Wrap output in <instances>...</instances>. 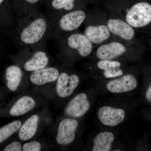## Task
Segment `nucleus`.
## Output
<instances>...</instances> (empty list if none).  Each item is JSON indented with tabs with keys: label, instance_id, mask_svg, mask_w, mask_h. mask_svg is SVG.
I'll return each instance as SVG.
<instances>
[{
	"label": "nucleus",
	"instance_id": "f03ea898",
	"mask_svg": "<svg viewBox=\"0 0 151 151\" xmlns=\"http://www.w3.org/2000/svg\"><path fill=\"white\" fill-rule=\"evenodd\" d=\"M47 27V23L45 19L41 17L36 19L22 30L21 40L24 44H35L42 38Z\"/></svg>",
	"mask_w": 151,
	"mask_h": 151
},
{
	"label": "nucleus",
	"instance_id": "1a4fd4ad",
	"mask_svg": "<svg viewBox=\"0 0 151 151\" xmlns=\"http://www.w3.org/2000/svg\"><path fill=\"white\" fill-rule=\"evenodd\" d=\"M107 26L110 32L124 40H131L134 37V28L120 19H109L107 22Z\"/></svg>",
	"mask_w": 151,
	"mask_h": 151
},
{
	"label": "nucleus",
	"instance_id": "7ed1b4c3",
	"mask_svg": "<svg viewBox=\"0 0 151 151\" xmlns=\"http://www.w3.org/2000/svg\"><path fill=\"white\" fill-rule=\"evenodd\" d=\"M97 116L99 121L103 125L114 127L124 122L126 113L122 108L103 106L100 107L97 111Z\"/></svg>",
	"mask_w": 151,
	"mask_h": 151
},
{
	"label": "nucleus",
	"instance_id": "b1692460",
	"mask_svg": "<svg viewBox=\"0 0 151 151\" xmlns=\"http://www.w3.org/2000/svg\"><path fill=\"white\" fill-rule=\"evenodd\" d=\"M22 147L20 143L18 142H13L6 147L4 151H20Z\"/></svg>",
	"mask_w": 151,
	"mask_h": 151
},
{
	"label": "nucleus",
	"instance_id": "f8f14e48",
	"mask_svg": "<svg viewBox=\"0 0 151 151\" xmlns=\"http://www.w3.org/2000/svg\"><path fill=\"white\" fill-rule=\"evenodd\" d=\"M59 74V70L57 68L45 67L33 71L30 79L33 84L40 86L56 81Z\"/></svg>",
	"mask_w": 151,
	"mask_h": 151
},
{
	"label": "nucleus",
	"instance_id": "6e6552de",
	"mask_svg": "<svg viewBox=\"0 0 151 151\" xmlns=\"http://www.w3.org/2000/svg\"><path fill=\"white\" fill-rule=\"evenodd\" d=\"M86 17V13L82 10L70 11L60 18L58 25L63 31H73L81 26Z\"/></svg>",
	"mask_w": 151,
	"mask_h": 151
},
{
	"label": "nucleus",
	"instance_id": "20e7f679",
	"mask_svg": "<svg viewBox=\"0 0 151 151\" xmlns=\"http://www.w3.org/2000/svg\"><path fill=\"white\" fill-rule=\"evenodd\" d=\"M78 126V122L73 119H65L59 123L56 140L58 144L66 146L75 139L76 132Z\"/></svg>",
	"mask_w": 151,
	"mask_h": 151
},
{
	"label": "nucleus",
	"instance_id": "ddd939ff",
	"mask_svg": "<svg viewBox=\"0 0 151 151\" xmlns=\"http://www.w3.org/2000/svg\"><path fill=\"white\" fill-rule=\"evenodd\" d=\"M84 34L92 43L99 44L109 39L111 32L105 25H89L84 30Z\"/></svg>",
	"mask_w": 151,
	"mask_h": 151
},
{
	"label": "nucleus",
	"instance_id": "a211bd4d",
	"mask_svg": "<svg viewBox=\"0 0 151 151\" xmlns=\"http://www.w3.org/2000/svg\"><path fill=\"white\" fill-rule=\"evenodd\" d=\"M22 72L21 68L17 65H12L6 70V78L8 89L12 92H14L17 89L20 84Z\"/></svg>",
	"mask_w": 151,
	"mask_h": 151
},
{
	"label": "nucleus",
	"instance_id": "0eeeda50",
	"mask_svg": "<svg viewBox=\"0 0 151 151\" xmlns=\"http://www.w3.org/2000/svg\"><path fill=\"white\" fill-rule=\"evenodd\" d=\"M80 79L76 74L69 75L65 72L61 73L59 74L57 81V94L61 98L69 97L77 88Z\"/></svg>",
	"mask_w": 151,
	"mask_h": 151
},
{
	"label": "nucleus",
	"instance_id": "412c9836",
	"mask_svg": "<svg viewBox=\"0 0 151 151\" xmlns=\"http://www.w3.org/2000/svg\"><path fill=\"white\" fill-rule=\"evenodd\" d=\"M122 66L121 63L113 60H100L97 63L99 69L104 70L114 68H119Z\"/></svg>",
	"mask_w": 151,
	"mask_h": 151
},
{
	"label": "nucleus",
	"instance_id": "dca6fc26",
	"mask_svg": "<svg viewBox=\"0 0 151 151\" xmlns=\"http://www.w3.org/2000/svg\"><path fill=\"white\" fill-rule=\"evenodd\" d=\"M48 62V57L45 52L37 51L25 62L24 68L27 71H35L46 67Z\"/></svg>",
	"mask_w": 151,
	"mask_h": 151
},
{
	"label": "nucleus",
	"instance_id": "a878e982",
	"mask_svg": "<svg viewBox=\"0 0 151 151\" xmlns=\"http://www.w3.org/2000/svg\"><path fill=\"white\" fill-rule=\"evenodd\" d=\"M26 1L27 2V3H29L30 4H35L38 2L40 0H24Z\"/></svg>",
	"mask_w": 151,
	"mask_h": 151
},
{
	"label": "nucleus",
	"instance_id": "bb28decb",
	"mask_svg": "<svg viewBox=\"0 0 151 151\" xmlns=\"http://www.w3.org/2000/svg\"><path fill=\"white\" fill-rule=\"evenodd\" d=\"M3 1H4V0H0V4L3 2Z\"/></svg>",
	"mask_w": 151,
	"mask_h": 151
},
{
	"label": "nucleus",
	"instance_id": "4be33fe9",
	"mask_svg": "<svg viewBox=\"0 0 151 151\" xmlns=\"http://www.w3.org/2000/svg\"><path fill=\"white\" fill-rule=\"evenodd\" d=\"M103 74L105 78H115L123 75L124 74V71L120 68H119L104 70Z\"/></svg>",
	"mask_w": 151,
	"mask_h": 151
},
{
	"label": "nucleus",
	"instance_id": "423d86ee",
	"mask_svg": "<svg viewBox=\"0 0 151 151\" xmlns=\"http://www.w3.org/2000/svg\"><path fill=\"white\" fill-rule=\"evenodd\" d=\"M90 108V103L87 95L79 93L73 97L65 108V114L70 118H79L84 116Z\"/></svg>",
	"mask_w": 151,
	"mask_h": 151
},
{
	"label": "nucleus",
	"instance_id": "4468645a",
	"mask_svg": "<svg viewBox=\"0 0 151 151\" xmlns=\"http://www.w3.org/2000/svg\"><path fill=\"white\" fill-rule=\"evenodd\" d=\"M39 119L37 115H33L21 126L19 132V137L21 140H28L35 135L37 131Z\"/></svg>",
	"mask_w": 151,
	"mask_h": 151
},
{
	"label": "nucleus",
	"instance_id": "f3484780",
	"mask_svg": "<svg viewBox=\"0 0 151 151\" xmlns=\"http://www.w3.org/2000/svg\"><path fill=\"white\" fill-rule=\"evenodd\" d=\"M35 106V101L32 97L24 96L19 99L14 104L10 111L9 113L12 116H22L32 110Z\"/></svg>",
	"mask_w": 151,
	"mask_h": 151
},
{
	"label": "nucleus",
	"instance_id": "9b49d317",
	"mask_svg": "<svg viewBox=\"0 0 151 151\" xmlns=\"http://www.w3.org/2000/svg\"><path fill=\"white\" fill-rule=\"evenodd\" d=\"M127 50L124 44L113 41L100 45L96 50V55L100 60H113L124 54Z\"/></svg>",
	"mask_w": 151,
	"mask_h": 151
},
{
	"label": "nucleus",
	"instance_id": "6ab92c4d",
	"mask_svg": "<svg viewBox=\"0 0 151 151\" xmlns=\"http://www.w3.org/2000/svg\"><path fill=\"white\" fill-rule=\"evenodd\" d=\"M21 126V122L15 121L0 128V144L19 129Z\"/></svg>",
	"mask_w": 151,
	"mask_h": 151
},
{
	"label": "nucleus",
	"instance_id": "2eb2a0df",
	"mask_svg": "<svg viewBox=\"0 0 151 151\" xmlns=\"http://www.w3.org/2000/svg\"><path fill=\"white\" fill-rule=\"evenodd\" d=\"M115 140V136L110 132H100L93 140L92 151H109Z\"/></svg>",
	"mask_w": 151,
	"mask_h": 151
},
{
	"label": "nucleus",
	"instance_id": "39448f33",
	"mask_svg": "<svg viewBox=\"0 0 151 151\" xmlns=\"http://www.w3.org/2000/svg\"><path fill=\"white\" fill-rule=\"evenodd\" d=\"M137 81L132 74H127L110 80L106 84V88L109 92L115 94H120L132 91L137 88Z\"/></svg>",
	"mask_w": 151,
	"mask_h": 151
},
{
	"label": "nucleus",
	"instance_id": "9d476101",
	"mask_svg": "<svg viewBox=\"0 0 151 151\" xmlns=\"http://www.w3.org/2000/svg\"><path fill=\"white\" fill-rule=\"evenodd\" d=\"M67 42L69 47L77 50L82 57H86L92 52V43L85 34H73L68 38Z\"/></svg>",
	"mask_w": 151,
	"mask_h": 151
},
{
	"label": "nucleus",
	"instance_id": "aec40b11",
	"mask_svg": "<svg viewBox=\"0 0 151 151\" xmlns=\"http://www.w3.org/2000/svg\"><path fill=\"white\" fill-rule=\"evenodd\" d=\"M75 0H52L51 5L52 7L58 10H72L74 7Z\"/></svg>",
	"mask_w": 151,
	"mask_h": 151
},
{
	"label": "nucleus",
	"instance_id": "5701e85b",
	"mask_svg": "<svg viewBox=\"0 0 151 151\" xmlns=\"http://www.w3.org/2000/svg\"><path fill=\"white\" fill-rule=\"evenodd\" d=\"M41 149V145L39 142L34 141L25 143L22 147L24 151H40Z\"/></svg>",
	"mask_w": 151,
	"mask_h": 151
},
{
	"label": "nucleus",
	"instance_id": "f257e3e1",
	"mask_svg": "<svg viewBox=\"0 0 151 151\" xmlns=\"http://www.w3.org/2000/svg\"><path fill=\"white\" fill-rule=\"evenodd\" d=\"M126 22L134 28L145 27L151 23V4L147 2L136 3L127 11Z\"/></svg>",
	"mask_w": 151,
	"mask_h": 151
},
{
	"label": "nucleus",
	"instance_id": "393cba45",
	"mask_svg": "<svg viewBox=\"0 0 151 151\" xmlns=\"http://www.w3.org/2000/svg\"><path fill=\"white\" fill-rule=\"evenodd\" d=\"M145 98L147 101L151 102V84L146 91Z\"/></svg>",
	"mask_w": 151,
	"mask_h": 151
}]
</instances>
